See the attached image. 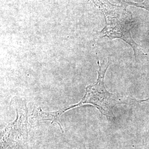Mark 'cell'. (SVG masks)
I'll use <instances>...</instances> for the list:
<instances>
[{
    "instance_id": "1",
    "label": "cell",
    "mask_w": 149,
    "mask_h": 149,
    "mask_svg": "<svg viewBox=\"0 0 149 149\" xmlns=\"http://www.w3.org/2000/svg\"><path fill=\"white\" fill-rule=\"evenodd\" d=\"M97 63L99 69L97 71L98 77L96 82L86 87L84 96L81 100L76 104L60 108L56 111L47 112L45 114L47 120L50 121L52 124L56 123L61 127L60 117L64 113L85 104H91L95 107L102 114L106 116L108 120L111 122L115 121L113 108L119 103V98L117 95L107 90L104 85L105 74L111 63L109 60L107 63L103 62L102 64L98 60Z\"/></svg>"
},
{
    "instance_id": "2",
    "label": "cell",
    "mask_w": 149,
    "mask_h": 149,
    "mask_svg": "<svg viewBox=\"0 0 149 149\" xmlns=\"http://www.w3.org/2000/svg\"><path fill=\"white\" fill-rule=\"evenodd\" d=\"M103 13L106 25L99 32L102 38L120 39L133 49L135 56L143 55L142 50L134 42L131 31L134 22L132 13L124 6L112 3L109 0H90Z\"/></svg>"
},
{
    "instance_id": "3",
    "label": "cell",
    "mask_w": 149,
    "mask_h": 149,
    "mask_svg": "<svg viewBox=\"0 0 149 149\" xmlns=\"http://www.w3.org/2000/svg\"><path fill=\"white\" fill-rule=\"evenodd\" d=\"M11 104L15 109L16 119L8 124L3 132V144H19L27 140L31 125L28 121V111L25 98L14 97Z\"/></svg>"
},
{
    "instance_id": "4",
    "label": "cell",
    "mask_w": 149,
    "mask_h": 149,
    "mask_svg": "<svg viewBox=\"0 0 149 149\" xmlns=\"http://www.w3.org/2000/svg\"><path fill=\"white\" fill-rule=\"evenodd\" d=\"M122 6L127 7L128 6H133L139 8H141L149 11L148 0H114Z\"/></svg>"
}]
</instances>
